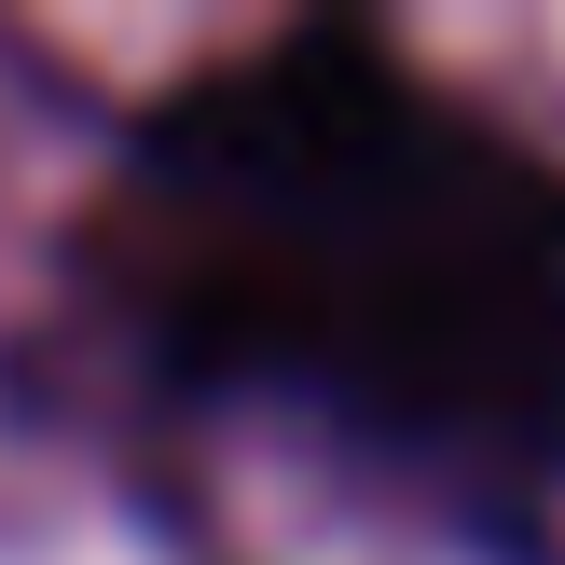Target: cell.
<instances>
[{
    "label": "cell",
    "instance_id": "6da1fadb",
    "mask_svg": "<svg viewBox=\"0 0 565 565\" xmlns=\"http://www.w3.org/2000/svg\"><path fill=\"white\" fill-rule=\"evenodd\" d=\"M193 373H290L359 428L552 456L565 441V180L469 125H414L303 207H193L166 276Z\"/></svg>",
    "mask_w": 565,
    "mask_h": 565
}]
</instances>
